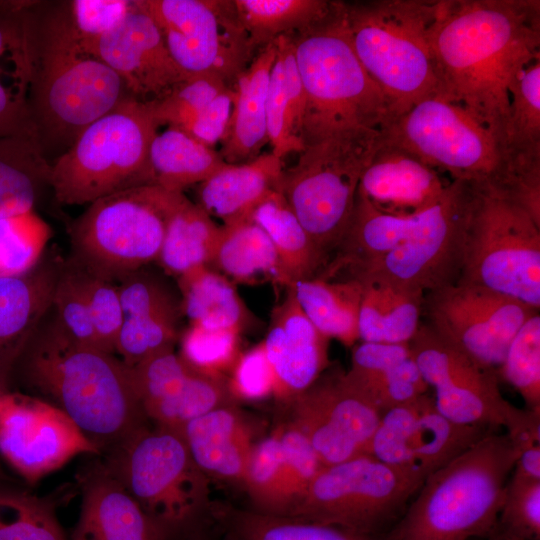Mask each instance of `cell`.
Segmentation results:
<instances>
[{
	"mask_svg": "<svg viewBox=\"0 0 540 540\" xmlns=\"http://www.w3.org/2000/svg\"><path fill=\"white\" fill-rule=\"evenodd\" d=\"M431 43L441 97L471 113L504 150L509 87L540 59V2L439 0Z\"/></svg>",
	"mask_w": 540,
	"mask_h": 540,
	"instance_id": "1",
	"label": "cell"
},
{
	"mask_svg": "<svg viewBox=\"0 0 540 540\" xmlns=\"http://www.w3.org/2000/svg\"><path fill=\"white\" fill-rule=\"evenodd\" d=\"M11 390L63 411L101 456L150 425L132 368L116 354L76 342L52 307L16 363Z\"/></svg>",
	"mask_w": 540,
	"mask_h": 540,
	"instance_id": "2",
	"label": "cell"
},
{
	"mask_svg": "<svg viewBox=\"0 0 540 540\" xmlns=\"http://www.w3.org/2000/svg\"><path fill=\"white\" fill-rule=\"evenodd\" d=\"M28 110L52 163L94 121L132 98L120 77L72 29L67 1H26Z\"/></svg>",
	"mask_w": 540,
	"mask_h": 540,
	"instance_id": "3",
	"label": "cell"
},
{
	"mask_svg": "<svg viewBox=\"0 0 540 540\" xmlns=\"http://www.w3.org/2000/svg\"><path fill=\"white\" fill-rule=\"evenodd\" d=\"M520 448L492 432L429 475L381 540L486 539Z\"/></svg>",
	"mask_w": 540,
	"mask_h": 540,
	"instance_id": "4",
	"label": "cell"
},
{
	"mask_svg": "<svg viewBox=\"0 0 540 540\" xmlns=\"http://www.w3.org/2000/svg\"><path fill=\"white\" fill-rule=\"evenodd\" d=\"M438 6L439 0L342 2L354 52L396 118L424 99L441 97L431 43Z\"/></svg>",
	"mask_w": 540,
	"mask_h": 540,
	"instance_id": "5",
	"label": "cell"
},
{
	"mask_svg": "<svg viewBox=\"0 0 540 540\" xmlns=\"http://www.w3.org/2000/svg\"><path fill=\"white\" fill-rule=\"evenodd\" d=\"M291 38L306 99L304 146L339 130L385 131L393 123L390 101L351 45L342 1L325 20Z\"/></svg>",
	"mask_w": 540,
	"mask_h": 540,
	"instance_id": "6",
	"label": "cell"
},
{
	"mask_svg": "<svg viewBox=\"0 0 540 540\" xmlns=\"http://www.w3.org/2000/svg\"><path fill=\"white\" fill-rule=\"evenodd\" d=\"M100 457L144 512L177 540L212 525L211 481L180 432L150 424Z\"/></svg>",
	"mask_w": 540,
	"mask_h": 540,
	"instance_id": "7",
	"label": "cell"
},
{
	"mask_svg": "<svg viewBox=\"0 0 540 540\" xmlns=\"http://www.w3.org/2000/svg\"><path fill=\"white\" fill-rule=\"evenodd\" d=\"M383 131L349 128L306 144L294 165L283 169L279 189L328 261L352 216L363 173Z\"/></svg>",
	"mask_w": 540,
	"mask_h": 540,
	"instance_id": "8",
	"label": "cell"
},
{
	"mask_svg": "<svg viewBox=\"0 0 540 540\" xmlns=\"http://www.w3.org/2000/svg\"><path fill=\"white\" fill-rule=\"evenodd\" d=\"M158 127L148 105L133 98L94 121L51 163L50 188L56 201L90 204L153 185L149 151Z\"/></svg>",
	"mask_w": 540,
	"mask_h": 540,
	"instance_id": "9",
	"label": "cell"
},
{
	"mask_svg": "<svg viewBox=\"0 0 540 540\" xmlns=\"http://www.w3.org/2000/svg\"><path fill=\"white\" fill-rule=\"evenodd\" d=\"M185 197L142 185L90 203L70 225L68 257L117 283L157 260L168 220Z\"/></svg>",
	"mask_w": 540,
	"mask_h": 540,
	"instance_id": "10",
	"label": "cell"
},
{
	"mask_svg": "<svg viewBox=\"0 0 540 540\" xmlns=\"http://www.w3.org/2000/svg\"><path fill=\"white\" fill-rule=\"evenodd\" d=\"M457 283L481 286L539 310L540 225L480 187Z\"/></svg>",
	"mask_w": 540,
	"mask_h": 540,
	"instance_id": "11",
	"label": "cell"
},
{
	"mask_svg": "<svg viewBox=\"0 0 540 540\" xmlns=\"http://www.w3.org/2000/svg\"><path fill=\"white\" fill-rule=\"evenodd\" d=\"M425 480L370 454L324 466L289 517L382 536L402 516Z\"/></svg>",
	"mask_w": 540,
	"mask_h": 540,
	"instance_id": "12",
	"label": "cell"
},
{
	"mask_svg": "<svg viewBox=\"0 0 540 540\" xmlns=\"http://www.w3.org/2000/svg\"><path fill=\"white\" fill-rule=\"evenodd\" d=\"M157 24L176 65L189 77L232 86L256 51L229 0H139Z\"/></svg>",
	"mask_w": 540,
	"mask_h": 540,
	"instance_id": "13",
	"label": "cell"
},
{
	"mask_svg": "<svg viewBox=\"0 0 540 540\" xmlns=\"http://www.w3.org/2000/svg\"><path fill=\"white\" fill-rule=\"evenodd\" d=\"M385 137L453 179L486 188L502 161L494 134L463 107L440 96L424 99L396 118Z\"/></svg>",
	"mask_w": 540,
	"mask_h": 540,
	"instance_id": "14",
	"label": "cell"
},
{
	"mask_svg": "<svg viewBox=\"0 0 540 540\" xmlns=\"http://www.w3.org/2000/svg\"><path fill=\"white\" fill-rule=\"evenodd\" d=\"M479 189L473 182L453 179L439 201L422 212L411 234L362 272H376L424 293L456 284Z\"/></svg>",
	"mask_w": 540,
	"mask_h": 540,
	"instance_id": "15",
	"label": "cell"
},
{
	"mask_svg": "<svg viewBox=\"0 0 540 540\" xmlns=\"http://www.w3.org/2000/svg\"><path fill=\"white\" fill-rule=\"evenodd\" d=\"M409 346L424 381L435 391L436 408L449 420L506 431L524 420L526 408L502 396L496 371L479 365L427 324H420Z\"/></svg>",
	"mask_w": 540,
	"mask_h": 540,
	"instance_id": "16",
	"label": "cell"
},
{
	"mask_svg": "<svg viewBox=\"0 0 540 540\" xmlns=\"http://www.w3.org/2000/svg\"><path fill=\"white\" fill-rule=\"evenodd\" d=\"M424 308L426 324L438 336L494 371L521 326L539 312L507 295L459 283L428 292Z\"/></svg>",
	"mask_w": 540,
	"mask_h": 540,
	"instance_id": "17",
	"label": "cell"
},
{
	"mask_svg": "<svg viewBox=\"0 0 540 540\" xmlns=\"http://www.w3.org/2000/svg\"><path fill=\"white\" fill-rule=\"evenodd\" d=\"M284 405L286 422L308 440L323 466L367 454L382 415L337 366Z\"/></svg>",
	"mask_w": 540,
	"mask_h": 540,
	"instance_id": "18",
	"label": "cell"
},
{
	"mask_svg": "<svg viewBox=\"0 0 540 540\" xmlns=\"http://www.w3.org/2000/svg\"><path fill=\"white\" fill-rule=\"evenodd\" d=\"M0 455L29 485L99 449L60 409L32 395L0 394Z\"/></svg>",
	"mask_w": 540,
	"mask_h": 540,
	"instance_id": "19",
	"label": "cell"
},
{
	"mask_svg": "<svg viewBox=\"0 0 540 540\" xmlns=\"http://www.w3.org/2000/svg\"><path fill=\"white\" fill-rule=\"evenodd\" d=\"M492 432L449 420L425 393L381 415L367 454L425 480Z\"/></svg>",
	"mask_w": 540,
	"mask_h": 540,
	"instance_id": "20",
	"label": "cell"
},
{
	"mask_svg": "<svg viewBox=\"0 0 540 540\" xmlns=\"http://www.w3.org/2000/svg\"><path fill=\"white\" fill-rule=\"evenodd\" d=\"M85 47L142 103L161 99L189 79L172 59L157 24L139 0H134L133 8L114 30Z\"/></svg>",
	"mask_w": 540,
	"mask_h": 540,
	"instance_id": "21",
	"label": "cell"
},
{
	"mask_svg": "<svg viewBox=\"0 0 540 540\" xmlns=\"http://www.w3.org/2000/svg\"><path fill=\"white\" fill-rule=\"evenodd\" d=\"M324 466L308 440L287 422L258 438L250 454L244 491L248 509L291 516Z\"/></svg>",
	"mask_w": 540,
	"mask_h": 540,
	"instance_id": "22",
	"label": "cell"
},
{
	"mask_svg": "<svg viewBox=\"0 0 540 540\" xmlns=\"http://www.w3.org/2000/svg\"><path fill=\"white\" fill-rule=\"evenodd\" d=\"M76 479L80 510L69 540H177L144 512L100 456Z\"/></svg>",
	"mask_w": 540,
	"mask_h": 540,
	"instance_id": "23",
	"label": "cell"
},
{
	"mask_svg": "<svg viewBox=\"0 0 540 540\" xmlns=\"http://www.w3.org/2000/svg\"><path fill=\"white\" fill-rule=\"evenodd\" d=\"M262 342L274 375L273 396L283 404L306 390L330 366L329 338L303 313L291 285L273 308Z\"/></svg>",
	"mask_w": 540,
	"mask_h": 540,
	"instance_id": "24",
	"label": "cell"
},
{
	"mask_svg": "<svg viewBox=\"0 0 540 540\" xmlns=\"http://www.w3.org/2000/svg\"><path fill=\"white\" fill-rule=\"evenodd\" d=\"M62 263L43 256L30 271L0 278V394L11 390L16 363L52 307Z\"/></svg>",
	"mask_w": 540,
	"mask_h": 540,
	"instance_id": "25",
	"label": "cell"
},
{
	"mask_svg": "<svg viewBox=\"0 0 540 540\" xmlns=\"http://www.w3.org/2000/svg\"><path fill=\"white\" fill-rule=\"evenodd\" d=\"M448 185V184H447ZM447 185L413 153L383 140L359 184V192L382 213L409 216L439 201Z\"/></svg>",
	"mask_w": 540,
	"mask_h": 540,
	"instance_id": "26",
	"label": "cell"
},
{
	"mask_svg": "<svg viewBox=\"0 0 540 540\" xmlns=\"http://www.w3.org/2000/svg\"><path fill=\"white\" fill-rule=\"evenodd\" d=\"M187 449L210 481L244 490L256 428L238 403L217 407L180 431Z\"/></svg>",
	"mask_w": 540,
	"mask_h": 540,
	"instance_id": "27",
	"label": "cell"
},
{
	"mask_svg": "<svg viewBox=\"0 0 540 540\" xmlns=\"http://www.w3.org/2000/svg\"><path fill=\"white\" fill-rule=\"evenodd\" d=\"M276 54L274 40L256 53L231 86L234 93L232 111L219 152L228 164L252 161L269 143L266 106Z\"/></svg>",
	"mask_w": 540,
	"mask_h": 540,
	"instance_id": "28",
	"label": "cell"
},
{
	"mask_svg": "<svg viewBox=\"0 0 540 540\" xmlns=\"http://www.w3.org/2000/svg\"><path fill=\"white\" fill-rule=\"evenodd\" d=\"M348 380L381 411L427 393L409 343L361 342L352 351Z\"/></svg>",
	"mask_w": 540,
	"mask_h": 540,
	"instance_id": "29",
	"label": "cell"
},
{
	"mask_svg": "<svg viewBox=\"0 0 540 540\" xmlns=\"http://www.w3.org/2000/svg\"><path fill=\"white\" fill-rule=\"evenodd\" d=\"M358 337L362 342L409 343L420 326L425 293L376 272H362Z\"/></svg>",
	"mask_w": 540,
	"mask_h": 540,
	"instance_id": "30",
	"label": "cell"
},
{
	"mask_svg": "<svg viewBox=\"0 0 540 540\" xmlns=\"http://www.w3.org/2000/svg\"><path fill=\"white\" fill-rule=\"evenodd\" d=\"M283 169V161L271 151L243 164H227L198 184L197 204L223 224L247 218L279 188Z\"/></svg>",
	"mask_w": 540,
	"mask_h": 540,
	"instance_id": "31",
	"label": "cell"
},
{
	"mask_svg": "<svg viewBox=\"0 0 540 540\" xmlns=\"http://www.w3.org/2000/svg\"><path fill=\"white\" fill-rule=\"evenodd\" d=\"M140 400L150 423L178 432L217 407L238 403L227 376L200 374L187 366L145 390Z\"/></svg>",
	"mask_w": 540,
	"mask_h": 540,
	"instance_id": "32",
	"label": "cell"
},
{
	"mask_svg": "<svg viewBox=\"0 0 540 540\" xmlns=\"http://www.w3.org/2000/svg\"><path fill=\"white\" fill-rule=\"evenodd\" d=\"M25 3L0 1V137H34L28 110Z\"/></svg>",
	"mask_w": 540,
	"mask_h": 540,
	"instance_id": "33",
	"label": "cell"
},
{
	"mask_svg": "<svg viewBox=\"0 0 540 540\" xmlns=\"http://www.w3.org/2000/svg\"><path fill=\"white\" fill-rule=\"evenodd\" d=\"M212 265L239 283L289 286L273 243L250 217L221 226Z\"/></svg>",
	"mask_w": 540,
	"mask_h": 540,
	"instance_id": "34",
	"label": "cell"
},
{
	"mask_svg": "<svg viewBox=\"0 0 540 540\" xmlns=\"http://www.w3.org/2000/svg\"><path fill=\"white\" fill-rule=\"evenodd\" d=\"M213 526L222 540H381L338 526L296 517L261 514L214 504Z\"/></svg>",
	"mask_w": 540,
	"mask_h": 540,
	"instance_id": "35",
	"label": "cell"
},
{
	"mask_svg": "<svg viewBox=\"0 0 540 540\" xmlns=\"http://www.w3.org/2000/svg\"><path fill=\"white\" fill-rule=\"evenodd\" d=\"M291 286L301 310L324 336L346 346L359 340L362 288L357 279L330 281L317 276L298 280Z\"/></svg>",
	"mask_w": 540,
	"mask_h": 540,
	"instance_id": "36",
	"label": "cell"
},
{
	"mask_svg": "<svg viewBox=\"0 0 540 540\" xmlns=\"http://www.w3.org/2000/svg\"><path fill=\"white\" fill-rule=\"evenodd\" d=\"M269 236L281 261L289 285L318 276L327 265L280 189L262 200L250 216Z\"/></svg>",
	"mask_w": 540,
	"mask_h": 540,
	"instance_id": "37",
	"label": "cell"
},
{
	"mask_svg": "<svg viewBox=\"0 0 540 540\" xmlns=\"http://www.w3.org/2000/svg\"><path fill=\"white\" fill-rule=\"evenodd\" d=\"M51 163L34 137H0V218L34 211Z\"/></svg>",
	"mask_w": 540,
	"mask_h": 540,
	"instance_id": "38",
	"label": "cell"
},
{
	"mask_svg": "<svg viewBox=\"0 0 540 540\" xmlns=\"http://www.w3.org/2000/svg\"><path fill=\"white\" fill-rule=\"evenodd\" d=\"M177 278L182 313L190 324L241 333L248 326L250 313L229 278L210 266L195 268Z\"/></svg>",
	"mask_w": 540,
	"mask_h": 540,
	"instance_id": "39",
	"label": "cell"
},
{
	"mask_svg": "<svg viewBox=\"0 0 540 540\" xmlns=\"http://www.w3.org/2000/svg\"><path fill=\"white\" fill-rule=\"evenodd\" d=\"M227 164L214 148L174 127L157 132L150 145L152 184L173 192L200 184Z\"/></svg>",
	"mask_w": 540,
	"mask_h": 540,
	"instance_id": "40",
	"label": "cell"
},
{
	"mask_svg": "<svg viewBox=\"0 0 540 540\" xmlns=\"http://www.w3.org/2000/svg\"><path fill=\"white\" fill-rule=\"evenodd\" d=\"M220 230L202 207L185 197L168 220L156 262L177 277L210 266Z\"/></svg>",
	"mask_w": 540,
	"mask_h": 540,
	"instance_id": "41",
	"label": "cell"
},
{
	"mask_svg": "<svg viewBox=\"0 0 540 540\" xmlns=\"http://www.w3.org/2000/svg\"><path fill=\"white\" fill-rule=\"evenodd\" d=\"M253 49L280 36L293 35L325 20L336 1L327 0H233Z\"/></svg>",
	"mask_w": 540,
	"mask_h": 540,
	"instance_id": "42",
	"label": "cell"
},
{
	"mask_svg": "<svg viewBox=\"0 0 540 540\" xmlns=\"http://www.w3.org/2000/svg\"><path fill=\"white\" fill-rule=\"evenodd\" d=\"M0 540H69L54 502L11 481L0 482Z\"/></svg>",
	"mask_w": 540,
	"mask_h": 540,
	"instance_id": "43",
	"label": "cell"
},
{
	"mask_svg": "<svg viewBox=\"0 0 540 540\" xmlns=\"http://www.w3.org/2000/svg\"><path fill=\"white\" fill-rule=\"evenodd\" d=\"M51 233L35 211L0 218V278L34 268L44 256Z\"/></svg>",
	"mask_w": 540,
	"mask_h": 540,
	"instance_id": "44",
	"label": "cell"
},
{
	"mask_svg": "<svg viewBox=\"0 0 540 540\" xmlns=\"http://www.w3.org/2000/svg\"><path fill=\"white\" fill-rule=\"evenodd\" d=\"M509 94L504 150L540 149V59L517 75Z\"/></svg>",
	"mask_w": 540,
	"mask_h": 540,
	"instance_id": "45",
	"label": "cell"
},
{
	"mask_svg": "<svg viewBox=\"0 0 540 540\" xmlns=\"http://www.w3.org/2000/svg\"><path fill=\"white\" fill-rule=\"evenodd\" d=\"M241 332L189 324L179 336L178 355L189 369L211 376H226L241 354Z\"/></svg>",
	"mask_w": 540,
	"mask_h": 540,
	"instance_id": "46",
	"label": "cell"
},
{
	"mask_svg": "<svg viewBox=\"0 0 540 540\" xmlns=\"http://www.w3.org/2000/svg\"><path fill=\"white\" fill-rule=\"evenodd\" d=\"M523 398L526 408L540 411V315H532L518 330L498 369Z\"/></svg>",
	"mask_w": 540,
	"mask_h": 540,
	"instance_id": "47",
	"label": "cell"
},
{
	"mask_svg": "<svg viewBox=\"0 0 540 540\" xmlns=\"http://www.w3.org/2000/svg\"><path fill=\"white\" fill-rule=\"evenodd\" d=\"M52 312L59 325L76 342L98 348L83 275L69 257L63 260L56 281Z\"/></svg>",
	"mask_w": 540,
	"mask_h": 540,
	"instance_id": "48",
	"label": "cell"
},
{
	"mask_svg": "<svg viewBox=\"0 0 540 540\" xmlns=\"http://www.w3.org/2000/svg\"><path fill=\"white\" fill-rule=\"evenodd\" d=\"M229 88L230 85L215 76L192 77L161 99L146 104L158 126L178 128Z\"/></svg>",
	"mask_w": 540,
	"mask_h": 540,
	"instance_id": "49",
	"label": "cell"
},
{
	"mask_svg": "<svg viewBox=\"0 0 540 540\" xmlns=\"http://www.w3.org/2000/svg\"><path fill=\"white\" fill-rule=\"evenodd\" d=\"M496 528L523 540H540V480L510 477Z\"/></svg>",
	"mask_w": 540,
	"mask_h": 540,
	"instance_id": "50",
	"label": "cell"
},
{
	"mask_svg": "<svg viewBox=\"0 0 540 540\" xmlns=\"http://www.w3.org/2000/svg\"><path fill=\"white\" fill-rule=\"evenodd\" d=\"M77 266L83 275L97 347L115 354L116 340L124 317L117 284Z\"/></svg>",
	"mask_w": 540,
	"mask_h": 540,
	"instance_id": "51",
	"label": "cell"
},
{
	"mask_svg": "<svg viewBox=\"0 0 540 540\" xmlns=\"http://www.w3.org/2000/svg\"><path fill=\"white\" fill-rule=\"evenodd\" d=\"M133 6L134 0L67 1L72 29L84 46L114 30Z\"/></svg>",
	"mask_w": 540,
	"mask_h": 540,
	"instance_id": "52",
	"label": "cell"
},
{
	"mask_svg": "<svg viewBox=\"0 0 540 540\" xmlns=\"http://www.w3.org/2000/svg\"><path fill=\"white\" fill-rule=\"evenodd\" d=\"M266 119L271 152L276 157L283 161L287 155L304 149L291 131L283 66L277 54L270 74Z\"/></svg>",
	"mask_w": 540,
	"mask_h": 540,
	"instance_id": "53",
	"label": "cell"
},
{
	"mask_svg": "<svg viewBox=\"0 0 540 540\" xmlns=\"http://www.w3.org/2000/svg\"><path fill=\"white\" fill-rule=\"evenodd\" d=\"M227 381L237 401L263 400L274 394V375L263 342L241 352Z\"/></svg>",
	"mask_w": 540,
	"mask_h": 540,
	"instance_id": "54",
	"label": "cell"
},
{
	"mask_svg": "<svg viewBox=\"0 0 540 540\" xmlns=\"http://www.w3.org/2000/svg\"><path fill=\"white\" fill-rule=\"evenodd\" d=\"M234 93L232 87L220 93L209 105L177 129L213 148L221 142L230 121ZM175 128V127H174Z\"/></svg>",
	"mask_w": 540,
	"mask_h": 540,
	"instance_id": "55",
	"label": "cell"
},
{
	"mask_svg": "<svg viewBox=\"0 0 540 540\" xmlns=\"http://www.w3.org/2000/svg\"><path fill=\"white\" fill-rule=\"evenodd\" d=\"M511 478L540 480V440L525 444L514 463Z\"/></svg>",
	"mask_w": 540,
	"mask_h": 540,
	"instance_id": "56",
	"label": "cell"
},
{
	"mask_svg": "<svg viewBox=\"0 0 540 540\" xmlns=\"http://www.w3.org/2000/svg\"><path fill=\"white\" fill-rule=\"evenodd\" d=\"M190 540H222V539L212 524L211 526L195 534Z\"/></svg>",
	"mask_w": 540,
	"mask_h": 540,
	"instance_id": "57",
	"label": "cell"
},
{
	"mask_svg": "<svg viewBox=\"0 0 540 540\" xmlns=\"http://www.w3.org/2000/svg\"><path fill=\"white\" fill-rule=\"evenodd\" d=\"M485 540H523L508 533H505L498 528H494L492 533Z\"/></svg>",
	"mask_w": 540,
	"mask_h": 540,
	"instance_id": "58",
	"label": "cell"
},
{
	"mask_svg": "<svg viewBox=\"0 0 540 540\" xmlns=\"http://www.w3.org/2000/svg\"><path fill=\"white\" fill-rule=\"evenodd\" d=\"M1 481H11L10 477L5 473L4 469L0 464V482Z\"/></svg>",
	"mask_w": 540,
	"mask_h": 540,
	"instance_id": "59",
	"label": "cell"
},
{
	"mask_svg": "<svg viewBox=\"0 0 540 540\" xmlns=\"http://www.w3.org/2000/svg\"><path fill=\"white\" fill-rule=\"evenodd\" d=\"M474 540H485V539H474Z\"/></svg>",
	"mask_w": 540,
	"mask_h": 540,
	"instance_id": "60",
	"label": "cell"
}]
</instances>
